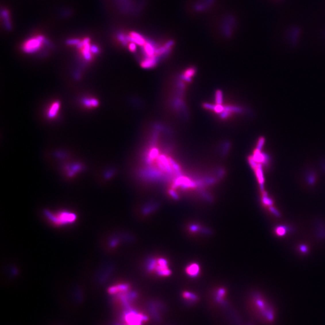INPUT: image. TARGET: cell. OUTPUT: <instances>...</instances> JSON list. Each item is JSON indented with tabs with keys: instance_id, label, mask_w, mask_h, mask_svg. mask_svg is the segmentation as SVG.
<instances>
[{
	"instance_id": "8fae6325",
	"label": "cell",
	"mask_w": 325,
	"mask_h": 325,
	"mask_svg": "<svg viewBox=\"0 0 325 325\" xmlns=\"http://www.w3.org/2000/svg\"><path fill=\"white\" fill-rule=\"evenodd\" d=\"M83 104L89 108L96 107L98 105L99 102L97 99L95 98H86L83 101Z\"/></svg>"
},
{
	"instance_id": "3957f363",
	"label": "cell",
	"mask_w": 325,
	"mask_h": 325,
	"mask_svg": "<svg viewBox=\"0 0 325 325\" xmlns=\"http://www.w3.org/2000/svg\"><path fill=\"white\" fill-rule=\"evenodd\" d=\"M146 319L143 315L133 311L128 312L124 316V320L126 325H141L142 322L145 321Z\"/></svg>"
},
{
	"instance_id": "4fadbf2b",
	"label": "cell",
	"mask_w": 325,
	"mask_h": 325,
	"mask_svg": "<svg viewBox=\"0 0 325 325\" xmlns=\"http://www.w3.org/2000/svg\"><path fill=\"white\" fill-rule=\"evenodd\" d=\"M216 104L223 103V93L220 90H218L216 92Z\"/></svg>"
},
{
	"instance_id": "9a60e30c",
	"label": "cell",
	"mask_w": 325,
	"mask_h": 325,
	"mask_svg": "<svg viewBox=\"0 0 325 325\" xmlns=\"http://www.w3.org/2000/svg\"><path fill=\"white\" fill-rule=\"evenodd\" d=\"M225 110V107L223 106L222 104H216L214 105L213 111L217 113L220 114Z\"/></svg>"
},
{
	"instance_id": "7a4b0ae2",
	"label": "cell",
	"mask_w": 325,
	"mask_h": 325,
	"mask_svg": "<svg viewBox=\"0 0 325 325\" xmlns=\"http://www.w3.org/2000/svg\"><path fill=\"white\" fill-rule=\"evenodd\" d=\"M43 42L44 37L42 36L31 38L24 43L22 49L26 53H34L41 48Z\"/></svg>"
},
{
	"instance_id": "d6986e66",
	"label": "cell",
	"mask_w": 325,
	"mask_h": 325,
	"mask_svg": "<svg viewBox=\"0 0 325 325\" xmlns=\"http://www.w3.org/2000/svg\"><path fill=\"white\" fill-rule=\"evenodd\" d=\"M80 42L81 41L77 39H70L67 42V43L69 45H77L80 43Z\"/></svg>"
},
{
	"instance_id": "5b68a950",
	"label": "cell",
	"mask_w": 325,
	"mask_h": 325,
	"mask_svg": "<svg viewBox=\"0 0 325 325\" xmlns=\"http://www.w3.org/2000/svg\"><path fill=\"white\" fill-rule=\"evenodd\" d=\"M52 220L57 224H65L68 222H71L74 220L75 216L72 213H68L66 212L56 214L54 216L50 217Z\"/></svg>"
},
{
	"instance_id": "277c9868",
	"label": "cell",
	"mask_w": 325,
	"mask_h": 325,
	"mask_svg": "<svg viewBox=\"0 0 325 325\" xmlns=\"http://www.w3.org/2000/svg\"><path fill=\"white\" fill-rule=\"evenodd\" d=\"M78 48L81 49V52L82 53L84 58L87 61H90L92 59V46L90 44V41L88 39H85L82 41L80 42L78 45H76Z\"/></svg>"
},
{
	"instance_id": "e0dca14e",
	"label": "cell",
	"mask_w": 325,
	"mask_h": 325,
	"mask_svg": "<svg viewBox=\"0 0 325 325\" xmlns=\"http://www.w3.org/2000/svg\"><path fill=\"white\" fill-rule=\"evenodd\" d=\"M231 114H232L231 112L225 110L224 111L222 112V113L220 114V117L222 119H225L228 118L229 116H230Z\"/></svg>"
},
{
	"instance_id": "9c48e42d",
	"label": "cell",
	"mask_w": 325,
	"mask_h": 325,
	"mask_svg": "<svg viewBox=\"0 0 325 325\" xmlns=\"http://www.w3.org/2000/svg\"><path fill=\"white\" fill-rule=\"evenodd\" d=\"M129 39L132 41V42L135 43L136 44H138L139 45H145V41L143 39V38L137 33H131L130 35Z\"/></svg>"
},
{
	"instance_id": "30bf717a",
	"label": "cell",
	"mask_w": 325,
	"mask_h": 325,
	"mask_svg": "<svg viewBox=\"0 0 325 325\" xmlns=\"http://www.w3.org/2000/svg\"><path fill=\"white\" fill-rule=\"evenodd\" d=\"M159 157V151L156 148H153L151 149L150 152H149L148 157L146 159V162L148 164H151L152 161L155 160V159Z\"/></svg>"
},
{
	"instance_id": "5bb4252c",
	"label": "cell",
	"mask_w": 325,
	"mask_h": 325,
	"mask_svg": "<svg viewBox=\"0 0 325 325\" xmlns=\"http://www.w3.org/2000/svg\"><path fill=\"white\" fill-rule=\"evenodd\" d=\"M225 110L230 111L231 113H241L242 109L241 108L235 106H226L225 107Z\"/></svg>"
},
{
	"instance_id": "8992f818",
	"label": "cell",
	"mask_w": 325,
	"mask_h": 325,
	"mask_svg": "<svg viewBox=\"0 0 325 325\" xmlns=\"http://www.w3.org/2000/svg\"><path fill=\"white\" fill-rule=\"evenodd\" d=\"M60 107V104L59 102L58 101L54 102V103H53L51 105L50 107L49 108L47 114L48 117L50 119L54 118L57 115V114H58Z\"/></svg>"
},
{
	"instance_id": "2e32d148",
	"label": "cell",
	"mask_w": 325,
	"mask_h": 325,
	"mask_svg": "<svg viewBox=\"0 0 325 325\" xmlns=\"http://www.w3.org/2000/svg\"><path fill=\"white\" fill-rule=\"evenodd\" d=\"M195 72H196L195 69L194 68H190V69H188L187 71L185 72L184 75L187 76V77L192 78V76L195 74Z\"/></svg>"
},
{
	"instance_id": "ac0fdd59",
	"label": "cell",
	"mask_w": 325,
	"mask_h": 325,
	"mask_svg": "<svg viewBox=\"0 0 325 325\" xmlns=\"http://www.w3.org/2000/svg\"><path fill=\"white\" fill-rule=\"evenodd\" d=\"M128 48L130 49V51L131 52H134L136 50V44L134 42H131L129 44V46H128Z\"/></svg>"
},
{
	"instance_id": "52a82bcc",
	"label": "cell",
	"mask_w": 325,
	"mask_h": 325,
	"mask_svg": "<svg viewBox=\"0 0 325 325\" xmlns=\"http://www.w3.org/2000/svg\"><path fill=\"white\" fill-rule=\"evenodd\" d=\"M186 273L187 275L192 277H196L199 273L200 268L199 265L196 263H192L189 265L186 268Z\"/></svg>"
},
{
	"instance_id": "6da1fadb",
	"label": "cell",
	"mask_w": 325,
	"mask_h": 325,
	"mask_svg": "<svg viewBox=\"0 0 325 325\" xmlns=\"http://www.w3.org/2000/svg\"><path fill=\"white\" fill-rule=\"evenodd\" d=\"M147 266L149 272H155L158 276H168L172 273L168 267V261L163 258L150 259Z\"/></svg>"
},
{
	"instance_id": "ba28073f",
	"label": "cell",
	"mask_w": 325,
	"mask_h": 325,
	"mask_svg": "<svg viewBox=\"0 0 325 325\" xmlns=\"http://www.w3.org/2000/svg\"><path fill=\"white\" fill-rule=\"evenodd\" d=\"M157 59L155 57H152L143 61L141 63V66L143 68H151L154 67L157 63Z\"/></svg>"
},
{
	"instance_id": "7c38bea8",
	"label": "cell",
	"mask_w": 325,
	"mask_h": 325,
	"mask_svg": "<svg viewBox=\"0 0 325 325\" xmlns=\"http://www.w3.org/2000/svg\"><path fill=\"white\" fill-rule=\"evenodd\" d=\"M183 297L184 299H187V300H189L190 302H195L197 300V296L194 294H192V293H190L189 292L186 291V292H184L183 293Z\"/></svg>"
}]
</instances>
